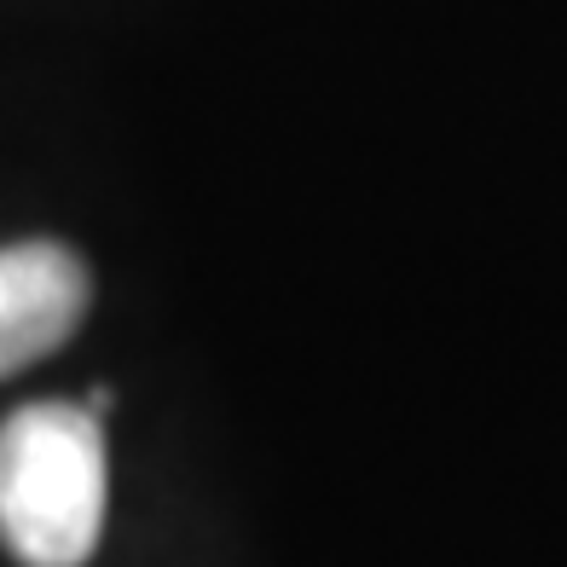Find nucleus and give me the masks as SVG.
<instances>
[{
    "label": "nucleus",
    "instance_id": "nucleus-2",
    "mask_svg": "<svg viewBox=\"0 0 567 567\" xmlns=\"http://www.w3.org/2000/svg\"><path fill=\"white\" fill-rule=\"evenodd\" d=\"M87 313V267L64 244L0 249V377L47 359Z\"/></svg>",
    "mask_w": 567,
    "mask_h": 567
},
{
    "label": "nucleus",
    "instance_id": "nucleus-1",
    "mask_svg": "<svg viewBox=\"0 0 567 567\" xmlns=\"http://www.w3.org/2000/svg\"><path fill=\"white\" fill-rule=\"evenodd\" d=\"M105 533V429L87 405H23L0 423V538L23 567H82Z\"/></svg>",
    "mask_w": 567,
    "mask_h": 567
}]
</instances>
